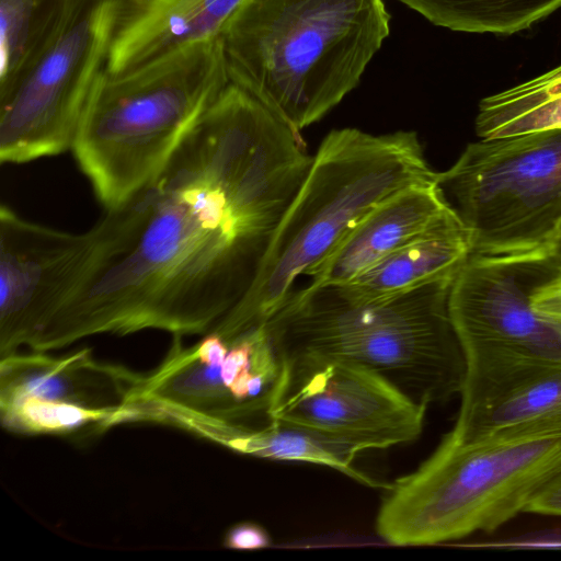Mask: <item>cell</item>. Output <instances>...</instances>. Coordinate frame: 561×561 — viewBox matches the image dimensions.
I'll use <instances>...</instances> for the list:
<instances>
[{"label": "cell", "mask_w": 561, "mask_h": 561, "mask_svg": "<svg viewBox=\"0 0 561 561\" xmlns=\"http://www.w3.org/2000/svg\"><path fill=\"white\" fill-rule=\"evenodd\" d=\"M243 0H124L106 73L131 71L185 45L219 36Z\"/></svg>", "instance_id": "obj_14"}, {"label": "cell", "mask_w": 561, "mask_h": 561, "mask_svg": "<svg viewBox=\"0 0 561 561\" xmlns=\"http://www.w3.org/2000/svg\"><path fill=\"white\" fill-rule=\"evenodd\" d=\"M455 209L434 181L411 185L376 206L308 275L311 284H344L442 221Z\"/></svg>", "instance_id": "obj_13"}, {"label": "cell", "mask_w": 561, "mask_h": 561, "mask_svg": "<svg viewBox=\"0 0 561 561\" xmlns=\"http://www.w3.org/2000/svg\"><path fill=\"white\" fill-rule=\"evenodd\" d=\"M123 0H73L39 59L0 96V162L71 149L89 96L105 72Z\"/></svg>", "instance_id": "obj_8"}, {"label": "cell", "mask_w": 561, "mask_h": 561, "mask_svg": "<svg viewBox=\"0 0 561 561\" xmlns=\"http://www.w3.org/2000/svg\"><path fill=\"white\" fill-rule=\"evenodd\" d=\"M525 512L561 516V471L553 476L530 500Z\"/></svg>", "instance_id": "obj_22"}, {"label": "cell", "mask_w": 561, "mask_h": 561, "mask_svg": "<svg viewBox=\"0 0 561 561\" xmlns=\"http://www.w3.org/2000/svg\"><path fill=\"white\" fill-rule=\"evenodd\" d=\"M558 276H561V224L547 254Z\"/></svg>", "instance_id": "obj_25"}, {"label": "cell", "mask_w": 561, "mask_h": 561, "mask_svg": "<svg viewBox=\"0 0 561 561\" xmlns=\"http://www.w3.org/2000/svg\"><path fill=\"white\" fill-rule=\"evenodd\" d=\"M311 162L301 136L229 83L163 170L92 227L84 278L45 335L215 328L250 289Z\"/></svg>", "instance_id": "obj_1"}, {"label": "cell", "mask_w": 561, "mask_h": 561, "mask_svg": "<svg viewBox=\"0 0 561 561\" xmlns=\"http://www.w3.org/2000/svg\"><path fill=\"white\" fill-rule=\"evenodd\" d=\"M12 403L18 419L34 431L70 430L102 415L99 411L33 396L14 399Z\"/></svg>", "instance_id": "obj_19"}, {"label": "cell", "mask_w": 561, "mask_h": 561, "mask_svg": "<svg viewBox=\"0 0 561 561\" xmlns=\"http://www.w3.org/2000/svg\"><path fill=\"white\" fill-rule=\"evenodd\" d=\"M73 0H0V96L35 65Z\"/></svg>", "instance_id": "obj_16"}, {"label": "cell", "mask_w": 561, "mask_h": 561, "mask_svg": "<svg viewBox=\"0 0 561 561\" xmlns=\"http://www.w3.org/2000/svg\"><path fill=\"white\" fill-rule=\"evenodd\" d=\"M437 173L415 131L331 130L312 156L250 289L215 332L231 341L265 324L291 295L297 277L320 265L376 206L436 180Z\"/></svg>", "instance_id": "obj_3"}, {"label": "cell", "mask_w": 561, "mask_h": 561, "mask_svg": "<svg viewBox=\"0 0 561 561\" xmlns=\"http://www.w3.org/2000/svg\"><path fill=\"white\" fill-rule=\"evenodd\" d=\"M561 471V428L460 440L446 433L413 472L391 482L376 534L393 546H428L494 531L525 512Z\"/></svg>", "instance_id": "obj_6"}, {"label": "cell", "mask_w": 561, "mask_h": 561, "mask_svg": "<svg viewBox=\"0 0 561 561\" xmlns=\"http://www.w3.org/2000/svg\"><path fill=\"white\" fill-rule=\"evenodd\" d=\"M228 345V342L214 332L202 341L196 355L204 365H221L229 351Z\"/></svg>", "instance_id": "obj_24"}, {"label": "cell", "mask_w": 561, "mask_h": 561, "mask_svg": "<svg viewBox=\"0 0 561 561\" xmlns=\"http://www.w3.org/2000/svg\"><path fill=\"white\" fill-rule=\"evenodd\" d=\"M437 182L471 254L547 255L561 224V128L480 138Z\"/></svg>", "instance_id": "obj_7"}, {"label": "cell", "mask_w": 561, "mask_h": 561, "mask_svg": "<svg viewBox=\"0 0 561 561\" xmlns=\"http://www.w3.org/2000/svg\"><path fill=\"white\" fill-rule=\"evenodd\" d=\"M390 20L383 0H243L219 33L229 81L301 136L359 84Z\"/></svg>", "instance_id": "obj_2"}, {"label": "cell", "mask_w": 561, "mask_h": 561, "mask_svg": "<svg viewBox=\"0 0 561 561\" xmlns=\"http://www.w3.org/2000/svg\"><path fill=\"white\" fill-rule=\"evenodd\" d=\"M271 419L359 447L363 451L410 443L422 433L426 405L380 374L316 352L280 355Z\"/></svg>", "instance_id": "obj_9"}, {"label": "cell", "mask_w": 561, "mask_h": 561, "mask_svg": "<svg viewBox=\"0 0 561 561\" xmlns=\"http://www.w3.org/2000/svg\"><path fill=\"white\" fill-rule=\"evenodd\" d=\"M226 546L234 549H259L270 546V536L261 526L243 523L227 535Z\"/></svg>", "instance_id": "obj_23"}, {"label": "cell", "mask_w": 561, "mask_h": 561, "mask_svg": "<svg viewBox=\"0 0 561 561\" xmlns=\"http://www.w3.org/2000/svg\"><path fill=\"white\" fill-rule=\"evenodd\" d=\"M229 83L220 36L123 75L100 77L71 149L105 209L127 201L163 170Z\"/></svg>", "instance_id": "obj_5"}, {"label": "cell", "mask_w": 561, "mask_h": 561, "mask_svg": "<svg viewBox=\"0 0 561 561\" xmlns=\"http://www.w3.org/2000/svg\"><path fill=\"white\" fill-rule=\"evenodd\" d=\"M67 391L65 379L55 373H36L27 377L16 389L13 397L20 399L28 396L46 400H59Z\"/></svg>", "instance_id": "obj_20"}, {"label": "cell", "mask_w": 561, "mask_h": 561, "mask_svg": "<svg viewBox=\"0 0 561 561\" xmlns=\"http://www.w3.org/2000/svg\"><path fill=\"white\" fill-rule=\"evenodd\" d=\"M460 398L448 432L460 440L561 428V363L466 370Z\"/></svg>", "instance_id": "obj_12"}, {"label": "cell", "mask_w": 561, "mask_h": 561, "mask_svg": "<svg viewBox=\"0 0 561 561\" xmlns=\"http://www.w3.org/2000/svg\"><path fill=\"white\" fill-rule=\"evenodd\" d=\"M470 255L469 232L454 210L434 227L341 285L358 298L389 297L455 275Z\"/></svg>", "instance_id": "obj_15"}, {"label": "cell", "mask_w": 561, "mask_h": 561, "mask_svg": "<svg viewBox=\"0 0 561 561\" xmlns=\"http://www.w3.org/2000/svg\"><path fill=\"white\" fill-rule=\"evenodd\" d=\"M530 304L541 314L561 322V276H553L534 287Z\"/></svg>", "instance_id": "obj_21"}, {"label": "cell", "mask_w": 561, "mask_h": 561, "mask_svg": "<svg viewBox=\"0 0 561 561\" xmlns=\"http://www.w3.org/2000/svg\"><path fill=\"white\" fill-rule=\"evenodd\" d=\"M455 275L377 299L310 283L265 325L279 355L316 352L357 363L428 408L460 396L466 376L448 308Z\"/></svg>", "instance_id": "obj_4"}, {"label": "cell", "mask_w": 561, "mask_h": 561, "mask_svg": "<svg viewBox=\"0 0 561 561\" xmlns=\"http://www.w3.org/2000/svg\"><path fill=\"white\" fill-rule=\"evenodd\" d=\"M474 127L481 139L561 128V66L481 100Z\"/></svg>", "instance_id": "obj_17"}, {"label": "cell", "mask_w": 561, "mask_h": 561, "mask_svg": "<svg viewBox=\"0 0 561 561\" xmlns=\"http://www.w3.org/2000/svg\"><path fill=\"white\" fill-rule=\"evenodd\" d=\"M556 275L545 254L468 257L448 299L466 370L561 363V322L530 304L534 287Z\"/></svg>", "instance_id": "obj_10"}, {"label": "cell", "mask_w": 561, "mask_h": 561, "mask_svg": "<svg viewBox=\"0 0 561 561\" xmlns=\"http://www.w3.org/2000/svg\"><path fill=\"white\" fill-rule=\"evenodd\" d=\"M91 228L72 233L30 221L0 206L2 340H37L82 283L93 251Z\"/></svg>", "instance_id": "obj_11"}, {"label": "cell", "mask_w": 561, "mask_h": 561, "mask_svg": "<svg viewBox=\"0 0 561 561\" xmlns=\"http://www.w3.org/2000/svg\"><path fill=\"white\" fill-rule=\"evenodd\" d=\"M432 24L455 32L514 34L561 7V0H399Z\"/></svg>", "instance_id": "obj_18"}]
</instances>
